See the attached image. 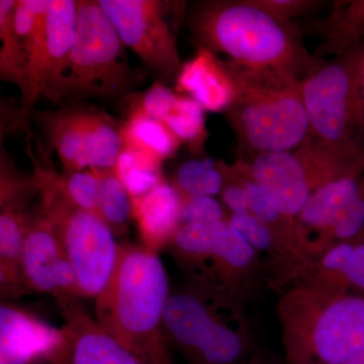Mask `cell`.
Returning a JSON list of instances; mask_svg holds the SVG:
<instances>
[{
  "label": "cell",
  "instance_id": "d6986e66",
  "mask_svg": "<svg viewBox=\"0 0 364 364\" xmlns=\"http://www.w3.org/2000/svg\"><path fill=\"white\" fill-rule=\"evenodd\" d=\"M134 219L143 246L153 252L166 247L181 228V198L166 181L141 198H133Z\"/></svg>",
  "mask_w": 364,
  "mask_h": 364
},
{
  "label": "cell",
  "instance_id": "7c38bea8",
  "mask_svg": "<svg viewBox=\"0 0 364 364\" xmlns=\"http://www.w3.org/2000/svg\"><path fill=\"white\" fill-rule=\"evenodd\" d=\"M98 4L116 26L124 47L158 75L176 81L183 63L169 16L178 2L98 0Z\"/></svg>",
  "mask_w": 364,
  "mask_h": 364
},
{
  "label": "cell",
  "instance_id": "83f0119b",
  "mask_svg": "<svg viewBox=\"0 0 364 364\" xmlns=\"http://www.w3.org/2000/svg\"><path fill=\"white\" fill-rule=\"evenodd\" d=\"M178 93L161 82H155L142 92H134L121 100L124 119L146 117L164 123Z\"/></svg>",
  "mask_w": 364,
  "mask_h": 364
},
{
  "label": "cell",
  "instance_id": "74e56055",
  "mask_svg": "<svg viewBox=\"0 0 364 364\" xmlns=\"http://www.w3.org/2000/svg\"><path fill=\"white\" fill-rule=\"evenodd\" d=\"M358 238L359 239H363L364 240V231L363 232V233H361L360 235H359V236L358 237ZM356 239V238H355Z\"/></svg>",
  "mask_w": 364,
  "mask_h": 364
},
{
  "label": "cell",
  "instance_id": "8d00e7d4",
  "mask_svg": "<svg viewBox=\"0 0 364 364\" xmlns=\"http://www.w3.org/2000/svg\"><path fill=\"white\" fill-rule=\"evenodd\" d=\"M344 364H364V351L360 352L358 355L354 356L350 360L347 361Z\"/></svg>",
  "mask_w": 364,
  "mask_h": 364
},
{
  "label": "cell",
  "instance_id": "d6a6232c",
  "mask_svg": "<svg viewBox=\"0 0 364 364\" xmlns=\"http://www.w3.org/2000/svg\"><path fill=\"white\" fill-rule=\"evenodd\" d=\"M261 11L279 21H293L296 16L317 11L324 2L318 0H250Z\"/></svg>",
  "mask_w": 364,
  "mask_h": 364
},
{
  "label": "cell",
  "instance_id": "1f68e13d",
  "mask_svg": "<svg viewBox=\"0 0 364 364\" xmlns=\"http://www.w3.org/2000/svg\"><path fill=\"white\" fill-rule=\"evenodd\" d=\"M364 231V172L360 177L358 193L337 220L333 238L335 245L358 238Z\"/></svg>",
  "mask_w": 364,
  "mask_h": 364
},
{
  "label": "cell",
  "instance_id": "6da1fadb",
  "mask_svg": "<svg viewBox=\"0 0 364 364\" xmlns=\"http://www.w3.org/2000/svg\"><path fill=\"white\" fill-rule=\"evenodd\" d=\"M186 21L198 47L226 55L246 68L282 72L301 80L322 60L306 49L299 26L273 18L250 0L198 2Z\"/></svg>",
  "mask_w": 364,
  "mask_h": 364
},
{
  "label": "cell",
  "instance_id": "e0dca14e",
  "mask_svg": "<svg viewBox=\"0 0 364 364\" xmlns=\"http://www.w3.org/2000/svg\"><path fill=\"white\" fill-rule=\"evenodd\" d=\"M61 329L50 327L18 306H0V364H37L58 343Z\"/></svg>",
  "mask_w": 364,
  "mask_h": 364
},
{
  "label": "cell",
  "instance_id": "5b68a950",
  "mask_svg": "<svg viewBox=\"0 0 364 364\" xmlns=\"http://www.w3.org/2000/svg\"><path fill=\"white\" fill-rule=\"evenodd\" d=\"M165 249L186 282L229 303L248 308L267 282L259 254L228 220L182 226Z\"/></svg>",
  "mask_w": 364,
  "mask_h": 364
},
{
  "label": "cell",
  "instance_id": "d590c367",
  "mask_svg": "<svg viewBox=\"0 0 364 364\" xmlns=\"http://www.w3.org/2000/svg\"><path fill=\"white\" fill-rule=\"evenodd\" d=\"M245 364H284V363H282L279 359L272 358V356L268 355V354L258 349L256 353L254 354L253 358Z\"/></svg>",
  "mask_w": 364,
  "mask_h": 364
},
{
  "label": "cell",
  "instance_id": "5bb4252c",
  "mask_svg": "<svg viewBox=\"0 0 364 364\" xmlns=\"http://www.w3.org/2000/svg\"><path fill=\"white\" fill-rule=\"evenodd\" d=\"M64 325L56 346L38 364H143L97 324L78 296L56 299Z\"/></svg>",
  "mask_w": 364,
  "mask_h": 364
},
{
  "label": "cell",
  "instance_id": "484cf974",
  "mask_svg": "<svg viewBox=\"0 0 364 364\" xmlns=\"http://www.w3.org/2000/svg\"><path fill=\"white\" fill-rule=\"evenodd\" d=\"M161 164L144 153L124 148L114 169L132 198H136L147 195L165 181Z\"/></svg>",
  "mask_w": 364,
  "mask_h": 364
},
{
  "label": "cell",
  "instance_id": "7402d4cb",
  "mask_svg": "<svg viewBox=\"0 0 364 364\" xmlns=\"http://www.w3.org/2000/svg\"><path fill=\"white\" fill-rule=\"evenodd\" d=\"M124 148L139 151L163 162L176 154L181 143L162 122L146 117H133L123 122Z\"/></svg>",
  "mask_w": 364,
  "mask_h": 364
},
{
  "label": "cell",
  "instance_id": "cb8c5ba5",
  "mask_svg": "<svg viewBox=\"0 0 364 364\" xmlns=\"http://www.w3.org/2000/svg\"><path fill=\"white\" fill-rule=\"evenodd\" d=\"M100 178L98 217L109 226L116 237L128 234L129 223L134 217L133 198L116 169L97 170Z\"/></svg>",
  "mask_w": 364,
  "mask_h": 364
},
{
  "label": "cell",
  "instance_id": "3957f363",
  "mask_svg": "<svg viewBox=\"0 0 364 364\" xmlns=\"http://www.w3.org/2000/svg\"><path fill=\"white\" fill-rule=\"evenodd\" d=\"M235 98L225 112L241 149L250 159L265 153L296 149L309 136V119L291 74L254 70L226 61Z\"/></svg>",
  "mask_w": 364,
  "mask_h": 364
},
{
  "label": "cell",
  "instance_id": "4316f807",
  "mask_svg": "<svg viewBox=\"0 0 364 364\" xmlns=\"http://www.w3.org/2000/svg\"><path fill=\"white\" fill-rule=\"evenodd\" d=\"M16 4V0L0 1V77L20 87L26 59L14 30Z\"/></svg>",
  "mask_w": 364,
  "mask_h": 364
},
{
  "label": "cell",
  "instance_id": "30bf717a",
  "mask_svg": "<svg viewBox=\"0 0 364 364\" xmlns=\"http://www.w3.org/2000/svg\"><path fill=\"white\" fill-rule=\"evenodd\" d=\"M309 119V136L326 144H364V104L359 87L356 46L322 59L299 81Z\"/></svg>",
  "mask_w": 364,
  "mask_h": 364
},
{
  "label": "cell",
  "instance_id": "8fae6325",
  "mask_svg": "<svg viewBox=\"0 0 364 364\" xmlns=\"http://www.w3.org/2000/svg\"><path fill=\"white\" fill-rule=\"evenodd\" d=\"M33 117L65 171L114 168L124 149L123 122L93 105L73 102Z\"/></svg>",
  "mask_w": 364,
  "mask_h": 364
},
{
  "label": "cell",
  "instance_id": "4dcf8cb0",
  "mask_svg": "<svg viewBox=\"0 0 364 364\" xmlns=\"http://www.w3.org/2000/svg\"><path fill=\"white\" fill-rule=\"evenodd\" d=\"M229 215H227L226 208L222 202L212 196L181 198L179 224L181 227L212 224L226 221Z\"/></svg>",
  "mask_w": 364,
  "mask_h": 364
},
{
  "label": "cell",
  "instance_id": "277c9868",
  "mask_svg": "<svg viewBox=\"0 0 364 364\" xmlns=\"http://www.w3.org/2000/svg\"><path fill=\"white\" fill-rule=\"evenodd\" d=\"M284 364H344L364 351V296L296 286L277 304Z\"/></svg>",
  "mask_w": 364,
  "mask_h": 364
},
{
  "label": "cell",
  "instance_id": "44dd1931",
  "mask_svg": "<svg viewBox=\"0 0 364 364\" xmlns=\"http://www.w3.org/2000/svg\"><path fill=\"white\" fill-rule=\"evenodd\" d=\"M36 212L28 208L0 207V291L2 298L28 294L21 272L26 232Z\"/></svg>",
  "mask_w": 364,
  "mask_h": 364
},
{
  "label": "cell",
  "instance_id": "f1b7e54d",
  "mask_svg": "<svg viewBox=\"0 0 364 364\" xmlns=\"http://www.w3.org/2000/svg\"><path fill=\"white\" fill-rule=\"evenodd\" d=\"M0 165V207L28 208L33 196L40 195L35 176L21 173L4 149Z\"/></svg>",
  "mask_w": 364,
  "mask_h": 364
},
{
  "label": "cell",
  "instance_id": "f546056e",
  "mask_svg": "<svg viewBox=\"0 0 364 364\" xmlns=\"http://www.w3.org/2000/svg\"><path fill=\"white\" fill-rule=\"evenodd\" d=\"M60 188L76 207L98 215L100 178L95 169L88 171H65L57 178Z\"/></svg>",
  "mask_w": 364,
  "mask_h": 364
},
{
  "label": "cell",
  "instance_id": "e575fe53",
  "mask_svg": "<svg viewBox=\"0 0 364 364\" xmlns=\"http://www.w3.org/2000/svg\"><path fill=\"white\" fill-rule=\"evenodd\" d=\"M356 66H358L359 87H360L364 104V40L356 46Z\"/></svg>",
  "mask_w": 364,
  "mask_h": 364
},
{
  "label": "cell",
  "instance_id": "ba28073f",
  "mask_svg": "<svg viewBox=\"0 0 364 364\" xmlns=\"http://www.w3.org/2000/svg\"><path fill=\"white\" fill-rule=\"evenodd\" d=\"M244 167L269 202L296 219L318 189L364 172V144L330 145L308 136L296 149L244 160Z\"/></svg>",
  "mask_w": 364,
  "mask_h": 364
},
{
  "label": "cell",
  "instance_id": "4fadbf2b",
  "mask_svg": "<svg viewBox=\"0 0 364 364\" xmlns=\"http://www.w3.org/2000/svg\"><path fill=\"white\" fill-rule=\"evenodd\" d=\"M75 0H52L23 70L14 129L28 131L35 105L58 82L75 40Z\"/></svg>",
  "mask_w": 364,
  "mask_h": 364
},
{
  "label": "cell",
  "instance_id": "2e32d148",
  "mask_svg": "<svg viewBox=\"0 0 364 364\" xmlns=\"http://www.w3.org/2000/svg\"><path fill=\"white\" fill-rule=\"evenodd\" d=\"M360 176L326 184L311 196L296 218V241L308 264L335 245L333 230L358 193Z\"/></svg>",
  "mask_w": 364,
  "mask_h": 364
},
{
  "label": "cell",
  "instance_id": "52a82bcc",
  "mask_svg": "<svg viewBox=\"0 0 364 364\" xmlns=\"http://www.w3.org/2000/svg\"><path fill=\"white\" fill-rule=\"evenodd\" d=\"M124 48L98 1L79 0L73 47L61 77L46 97L61 107L86 98L122 100L132 95L141 75L129 63Z\"/></svg>",
  "mask_w": 364,
  "mask_h": 364
},
{
  "label": "cell",
  "instance_id": "ffe728a7",
  "mask_svg": "<svg viewBox=\"0 0 364 364\" xmlns=\"http://www.w3.org/2000/svg\"><path fill=\"white\" fill-rule=\"evenodd\" d=\"M299 28L304 35L321 40L314 53L316 57L340 56L364 40V0L334 2L327 16L301 23Z\"/></svg>",
  "mask_w": 364,
  "mask_h": 364
},
{
  "label": "cell",
  "instance_id": "8992f818",
  "mask_svg": "<svg viewBox=\"0 0 364 364\" xmlns=\"http://www.w3.org/2000/svg\"><path fill=\"white\" fill-rule=\"evenodd\" d=\"M247 309L186 282L170 291L163 333L188 364H245L259 349Z\"/></svg>",
  "mask_w": 364,
  "mask_h": 364
},
{
  "label": "cell",
  "instance_id": "ac0fdd59",
  "mask_svg": "<svg viewBox=\"0 0 364 364\" xmlns=\"http://www.w3.org/2000/svg\"><path fill=\"white\" fill-rule=\"evenodd\" d=\"M176 83V92L186 93L205 111L225 112L234 102V80L226 61L205 48L196 47L195 56L183 63Z\"/></svg>",
  "mask_w": 364,
  "mask_h": 364
},
{
  "label": "cell",
  "instance_id": "603a6c76",
  "mask_svg": "<svg viewBox=\"0 0 364 364\" xmlns=\"http://www.w3.org/2000/svg\"><path fill=\"white\" fill-rule=\"evenodd\" d=\"M226 163L210 158L191 159L182 163L174 176L172 186L181 198L221 195L229 176Z\"/></svg>",
  "mask_w": 364,
  "mask_h": 364
},
{
  "label": "cell",
  "instance_id": "836d02e7",
  "mask_svg": "<svg viewBox=\"0 0 364 364\" xmlns=\"http://www.w3.org/2000/svg\"><path fill=\"white\" fill-rule=\"evenodd\" d=\"M350 263H349L348 282L351 293L364 296V240L353 239Z\"/></svg>",
  "mask_w": 364,
  "mask_h": 364
},
{
  "label": "cell",
  "instance_id": "d4e9b609",
  "mask_svg": "<svg viewBox=\"0 0 364 364\" xmlns=\"http://www.w3.org/2000/svg\"><path fill=\"white\" fill-rule=\"evenodd\" d=\"M164 124L193 154L200 155L208 138L205 109L193 98L178 95Z\"/></svg>",
  "mask_w": 364,
  "mask_h": 364
},
{
  "label": "cell",
  "instance_id": "9a60e30c",
  "mask_svg": "<svg viewBox=\"0 0 364 364\" xmlns=\"http://www.w3.org/2000/svg\"><path fill=\"white\" fill-rule=\"evenodd\" d=\"M21 272L28 293L78 296L75 270L40 207L26 232Z\"/></svg>",
  "mask_w": 364,
  "mask_h": 364
},
{
  "label": "cell",
  "instance_id": "9c48e42d",
  "mask_svg": "<svg viewBox=\"0 0 364 364\" xmlns=\"http://www.w3.org/2000/svg\"><path fill=\"white\" fill-rule=\"evenodd\" d=\"M40 208L51 223L77 280L78 298H97L111 277L119 244L98 215L74 205L60 188L58 174L36 164Z\"/></svg>",
  "mask_w": 364,
  "mask_h": 364
},
{
  "label": "cell",
  "instance_id": "7a4b0ae2",
  "mask_svg": "<svg viewBox=\"0 0 364 364\" xmlns=\"http://www.w3.org/2000/svg\"><path fill=\"white\" fill-rule=\"evenodd\" d=\"M169 294L157 253L121 243L111 277L95 298V320L143 364H174L163 333Z\"/></svg>",
  "mask_w": 364,
  "mask_h": 364
}]
</instances>
